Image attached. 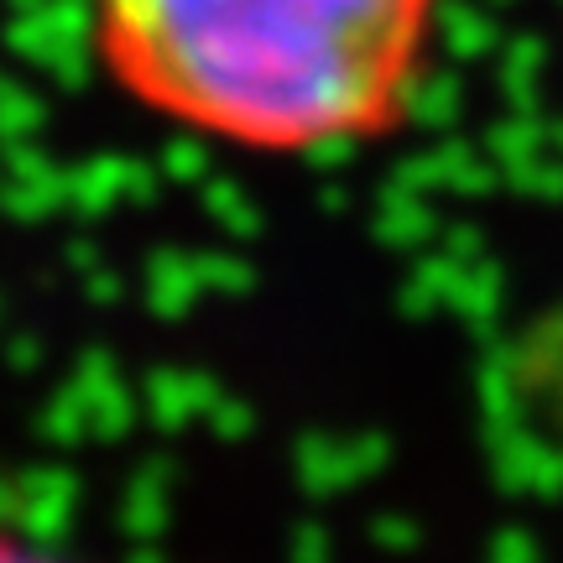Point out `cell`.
<instances>
[{
	"label": "cell",
	"instance_id": "6da1fadb",
	"mask_svg": "<svg viewBox=\"0 0 563 563\" xmlns=\"http://www.w3.org/2000/svg\"><path fill=\"white\" fill-rule=\"evenodd\" d=\"M460 0H79L84 47L146 121L245 157L365 152L412 125Z\"/></svg>",
	"mask_w": 563,
	"mask_h": 563
},
{
	"label": "cell",
	"instance_id": "7a4b0ae2",
	"mask_svg": "<svg viewBox=\"0 0 563 563\" xmlns=\"http://www.w3.org/2000/svg\"><path fill=\"white\" fill-rule=\"evenodd\" d=\"M0 563H79V559H63L58 548L16 538V532H0Z\"/></svg>",
	"mask_w": 563,
	"mask_h": 563
}]
</instances>
